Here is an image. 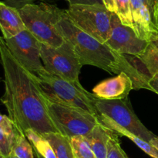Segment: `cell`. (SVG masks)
<instances>
[{
    "label": "cell",
    "instance_id": "cell-1",
    "mask_svg": "<svg viewBox=\"0 0 158 158\" xmlns=\"http://www.w3.org/2000/svg\"><path fill=\"white\" fill-rule=\"evenodd\" d=\"M0 63L4 72L5 92L1 102L17 129H32L42 136L59 133L52 123L36 76L14 57L0 37Z\"/></svg>",
    "mask_w": 158,
    "mask_h": 158
},
{
    "label": "cell",
    "instance_id": "cell-2",
    "mask_svg": "<svg viewBox=\"0 0 158 158\" xmlns=\"http://www.w3.org/2000/svg\"><path fill=\"white\" fill-rule=\"evenodd\" d=\"M57 29L66 41L70 43L80 63L92 65L110 74H127L134 83V89H148V82L123 54L111 49L105 43L77 27L63 10L57 23Z\"/></svg>",
    "mask_w": 158,
    "mask_h": 158
},
{
    "label": "cell",
    "instance_id": "cell-3",
    "mask_svg": "<svg viewBox=\"0 0 158 158\" xmlns=\"http://www.w3.org/2000/svg\"><path fill=\"white\" fill-rule=\"evenodd\" d=\"M43 95L52 102L82 108L99 117L96 107L98 98L85 89L80 81L66 80L48 72L43 68L35 73Z\"/></svg>",
    "mask_w": 158,
    "mask_h": 158
},
{
    "label": "cell",
    "instance_id": "cell-4",
    "mask_svg": "<svg viewBox=\"0 0 158 158\" xmlns=\"http://www.w3.org/2000/svg\"><path fill=\"white\" fill-rule=\"evenodd\" d=\"M18 9L26 29L40 43L53 47L64 43L65 40L56 26L63 9L45 2L29 3Z\"/></svg>",
    "mask_w": 158,
    "mask_h": 158
},
{
    "label": "cell",
    "instance_id": "cell-5",
    "mask_svg": "<svg viewBox=\"0 0 158 158\" xmlns=\"http://www.w3.org/2000/svg\"><path fill=\"white\" fill-rule=\"evenodd\" d=\"M43 98L53 125L59 133L68 138L86 136L100 123L98 118L84 109Z\"/></svg>",
    "mask_w": 158,
    "mask_h": 158
},
{
    "label": "cell",
    "instance_id": "cell-6",
    "mask_svg": "<svg viewBox=\"0 0 158 158\" xmlns=\"http://www.w3.org/2000/svg\"><path fill=\"white\" fill-rule=\"evenodd\" d=\"M78 28L102 43L110 37L113 12L103 5H73L65 10Z\"/></svg>",
    "mask_w": 158,
    "mask_h": 158
},
{
    "label": "cell",
    "instance_id": "cell-7",
    "mask_svg": "<svg viewBox=\"0 0 158 158\" xmlns=\"http://www.w3.org/2000/svg\"><path fill=\"white\" fill-rule=\"evenodd\" d=\"M96 107L99 117L106 118L115 122L148 142L150 143L151 139L155 136L136 116L128 97L116 100L98 99L96 102Z\"/></svg>",
    "mask_w": 158,
    "mask_h": 158
},
{
    "label": "cell",
    "instance_id": "cell-8",
    "mask_svg": "<svg viewBox=\"0 0 158 158\" xmlns=\"http://www.w3.org/2000/svg\"><path fill=\"white\" fill-rule=\"evenodd\" d=\"M41 60L46 71L66 80L77 81L83 65L70 43L58 47L41 43Z\"/></svg>",
    "mask_w": 158,
    "mask_h": 158
},
{
    "label": "cell",
    "instance_id": "cell-9",
    "mask_svg": "<svg viewBox=\"0 0 158 158\" xmlns=\"http://www.w3.org/2000/svg\"><path fill=\"white\" fill-rule=\"evenodd\" d=\"M4 40L14 57L29 71L35 74L44 68L41 60V43L28 29Z\"/></svg>",
    "mask_w": 158,
    "mask_h": 158
},
{
    "label": "cell",
    "instance_id": "cell-10",
    "mask_svg": "<svg viewBox=\"0 0 158 158\" xmlns=\"http://www.w3.org/2000/svg\"><path fill=\"white\" fill-rule=\"evenodd\" d=\"M110 37L106 42L116 52L123 55L138 56L141 54L148 45V40L139 37L134 29L123 25L115 12L111 20Z\"/></svg>",
    "mask_w": 158,
    "mask_h": 158
},
{
    "label": "cell",
    "instance_id": "cell-11",
    "mask_svg": "<svg viewBox=\"0 0 158 158\" xmlns=\"http://www.w3.org/2000/svg\"><path fill=\"white\" fill-rule=\"evenodd\" d=\"M148 40V46L141 54L125 56L148 83L149 79L158 73V29L151 33Z\"/></svg>",
    "mask_w": 158,
    "mask_h": 158
},
{
    "label": "cell",
    "instance_id": "cell-12",
    "mask_svg": "<svg viewBox=\"0 0 158 158\" xmlns=\"http://www.w3.org/2000/svg\"><path fill=\"white\" fill-rule=\"evenodd\" d=\"M133 89H134V83L131 77L126 73L121 72L116 77L97 84L93 91L99 99L116 100L128 97Z\"/></svg>",
    "mask_w": 158,
    "mask_h": 158
},
{
    "label": "cell",
    "instance_id": "cell-13",
    "mask_svg": "<svg viewBox=\"0 0 158 158\" xmlns=\"http://www.w3.org/2000/svg\"><path fill=\"white\" fill-rule=\"evenodd\" d=\"M134 30L139 37L148 40L153 31L157 29L152 21L148 0H131Z\"/></svg>",
    "mask_w": 158,
    "mask_h": 158
},
{
    "label": "cell",
    "instance_id": "cell-14",
    "mask_svg": "<svg viewBox=\"0 0 158 158\" xmlns=\"http://www.w3.org/2000/svg\"><path fill=\"white\" fill-rule=\"evenodd\" d=\"M26 29L19 9L0 2V30L2 37L12 38Z\"/></svg>",
    "mask_w": 158,
    "mask_h": 158
},
{
    "label": "cell",
    "instance_id": "cell-15",
    "mask_svg": "<svg viewBox=\"0 0 158 158\" xmlns=\"http://www.w3.org/2000/svg\"><path fill=\"white\" fill-rule=\"evenodd\" d=\"M113 133L112 131L100 122L89 134L84 136L95 154L96 158H106L108 142Z\"/></svg>",
    "mask_w": 158,
    "mask_h": 158
},
{
    "label": "cell",
    "instance_id": "cell-16",
    "mask_svg": "<svg viewBox=\"0 0 158 158\" xmlns=\"http://www.w3.org/2000/svg\"><path fill=\"white\" fill-rule=\"evenodd\" d=\"M99 121H100V122L102 125H104L106 128H107L108 129H110L114 133L117 134V136H126V137L129 138L137 147H140L143 151H144L147 154L152 156L153 158H158V151L149 142L144 140L142 138L139 137L137 135L131 133L128 130H127L126 129L122 128L121 126L116 124L115 122H112V121L109 120V119H106V118L99 117Z\"/></svg>",
    "mask_w": 158,
    "mask_h": 158
},
{
    "label": "cell",
    "instance_id": "cell-17",
    "mask_svg": "<svg viewBox=\"0 0 158 158\" xmlns=\"http://www.w3.org/2000/svg\"><path fill=\"white\" fill-rule=\"evenodd\" d=\"M52 146L57 158H76L71 146L70 139L59 133L43 135Z\"/></svg>",
    "mask_w": 158,
    "mask_h": 158
},
{
    "label": "cell",
    "instance_id": "cell-18",
    "mask_svg": "<svg viewBox=\"0 0 158 158\" xmlns=\"http://www.w3.org/2000/svg\"><path fill=\"white\" fill-rule=\"evenodd\" d=\"M26 138L33 147V149L44 158H57L49 141L41 134L32 129H28L25 133Z\"/></svg>",
    "mask_w": 158,
    "mask_h": 158
},
{
    "label": "cell",
    "instance_id": "cell-19",
    "mask_svg": "<svg viewBox=\"0 0 158 158\" xmlns=\"http://www.w3.org/2000/svg\"><path fill=\"white\" fill-rule=\"evenodd\" d=\"M12 151L19 158H34L33 147L26 135L19 131L14 139Z\"/></svg>",
    "mask_w": 158,
    "mask_h": 158
},
{
    "label": "cell",
    "instance_id": "cell-20",
    "mask_svg": "<svg viewBox=\"0 0 158 158\" xmlns=\"http://www.w3.org/2000/svg\"><path fill=\"white\" fill-rule=\"evenodd\" d=\"M76 158H96L90 146L84 136H79L69 138Z\"/></svg>",
    "mask_w": 158,
    "mask_h": 158
},
{
    "label": "cell",
    "instance_id": "cell-21",
    "mask_svg": "<svg viewBox=\"0 0 158 158\" xmlns=\"http://www.w3.org/2000/svg\"><path fill=\"white\" fill-rule=\"evenodd\" d=\"M115 13L123 25L134 29L131 0H114ZM135 31V30H134Z\"/></svg>",
    "mask_w": 158,
    "mask_h": 158
},
{
    "label": "cell",
    "instance_id": "cell-22",
    "mask_svg": "<svg viewBox=\"0 0 158 158\" xmlns=\"http://www.w3.org/2000/svg\"><path fill=\"white\" fill-rule=\"evenodd\" d=\"M106 158H129L121 147L118 136L113 133L110 136L107 146V156Z\"/></svg>",
    "mask_w": 158,
    "mask_h": 158
},
{
    "label": "cell",
    "instance_id": "cell-23",
    "mask_svg": "<svg viewBox=\"0 0 158 158\" xmlns=\"http://www.w3.org/2000/svg\"><path fill=\"white\" fill-rule=\"evenodd\" d=\"M0 129L15 139L19 130L9 116L0 113Z\"/></svg>",
    "mask_w": 158,
    "mask_h": 158
},
{
    "label": "cell",
    "instance_id": "cell-24",
    "mask_svg": "<svg viewBox=\"0 0 158 158\" xmlns=\"http://www.w3.org/2000/svg\"><path fill=\"white\" fill-rule=\"evenodd\" d=\"M14 139L0 129V154L4 157L9 156L12 150Z\"/></svg>",
    "mask_w": 158,
    "mask_h": 158
},
{
    "label": "cell",
    "instance_id": "cell-25",
    "mask_svg": "<svg viewBox=\"0 0 158 158\" xmlns=\"http://www.w3.org/2000/svg\"><path fill=\"white\" fill-rule=\"evenodd\" d=\"M69 6L73 5H103V0H66Z\"/></svg>",
    "mask_w": 158,
    "mask_h": 158
},
{
    "label": "cell",
    "instance_id": "cell-26",
    "mask_svg": "<svg viewBox=\"0 0 158 158\" xmlns=\"http://www.w3.org/2000/svg\"><path fill=\"white\" fill-rule=\"evenodd\" d=\"M33 1L34 0H5V3L16 9H20L25 5L32 3Z\"/></svg>",
    "mask_w": 158,
    "mask_h": 158
},
{
    "label": "cell",
    "instance_id": "cell-27",
    "mask_svg": "<svg viewBox=\"0 0 158 158\" xmlns=\"http://www.w3.org/2000/svg\"><path fill=\"white\" fill-rule=\"evenodd\" d=\"M148 90L158 94V73L154 74L148 81Z\"/></svg>",
    "mask_w": 158,
    "mask_h": 158
},
{
    "label": "cell",
    "instance_id": "cell-28",
    "mask_svg": "<svg viewBox=\"0 0 158 158\" xmlns=\"http://www.w3.org/2000/svg\"><path fill=\"white\" fill-rule=\"evenodd\" d=\"M103 4L106 9L110 12H115V6H114V0H103Z\"/></svg>",
    "mask_w": 158,
    "mask_h": 158
},
{
    "label": "cell",
    "instance_id": "cell-29",
    "mask_svg": "<svg viewBox=\"0 0 158 158\" xmlns=\"http://www.w3.org/2000/svg\"><path fill=\"white\" fill-rule=\"evenodd\" d=\"M151 16H152L153 23H154V24L155 25L156 27L158 29V3L156 8L154 9V12L151 14Z\"/></svg>",
    "mask_w": 158,
    "mask_h": 158
},
{
    "label": "cell",
    "instance_id": "cell-30",
    "mask_svg": "<svg viewBox=\"0 0 158 158\" xmlns=\"http://www.w3.org/2000/svg\"><path fill=\"white\" fill-rule=\"evenodd\" d=\"M148 6H149L150 8V11H151V13L152 14V12H154V9L157 6V3H158V0H148Z\"/></svg>",
    "mask_w": 158,
    "mask_h": 158
},
{
    "label": "cell",
    "instance_id": "cell-31",
    "mask_svg": "<svg viewBox=\"0 0 158 158\" xmlns=\"http://www.w3.org/2000/svg\"><path fill=\"white\" fill-rule=\"evenodd\" d=\"M150 143L158 151V136H154V137L151 139V140L150 141Z\"/></svg>",
    "mask_w": 158,
    "mask_h": 158
},
{
    "label": "cell",
    "instance_id": "cell-32",
    "mask_svg": "<svg viewBox=\"0 0 158 158\" xmlns=\"http://www.w3.org/2000/svg\"><path fill=\"white\" fill-rule=\"evenodd\" d=\"M5 158H19V157L16 156V155L15 154V153H14V152L12 150V152L10 153V154H9V156H6V157H5Z\"/></svg>",
    "mask_w": 158,
    "mask_h": 158
},
{
    "label": "cell",
    "instance_id": "cell-33",
    "mask_svg": "<svg viewBox=\"0 0 158 158\" xmlns=\"http://www.w3.org/2000/svg\"><path fill=\"white\" fill-rule=\"evenodd\" d=\"M35 155H36V157L37 158H44L43 156H41V155H40V153H38V152L35 151Z\"/></svg>",
    "mask_w": 158,
    "mask_h": 158
},
{
    "label": "cell",
    "instance_id": "cell-34",
    "mask_svg": "<svg viewBox=\"0 0 158 158\" xmlns=\"http://www.w3.org/2000/svg\"><path fill=\"white\" fill-rule=\"evenodd\" d=\"M0 158H5V157H4V156H2L1 154H0Z\"/></svg>",
    "mask_w": 158,
    "mask_h": 158
}]
</instances>
